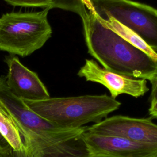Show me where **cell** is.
Here are the masks:
<instances>
[{
	"instance_id": "8fae6325",
	"label": "cell",
	"mask_w": 157,
	"mask_h": 157,
	"mask_svg": "<svg viewBox=\"0 0 157 157\" xmlns=\"http://www.w3.org/2000/svg\"><path fill=\"white\" fill-rule=\"evenodd\" d=\"M0 132L13 151L21 152L23 150V147L17 129L12 122L1 110Z\"/></svg>"
},
{
	"instance_id": "5b68a950",
	"label": "cell",
	"mask_w": 157,
	"mask_h": 157,
	"mask_svg": "<svg viewBox=\"0 0 157 157\" xmlns=\"http://www.w3.org/2000/svg\"><path fill=\"white\" fill-rule=\"evenodd\" d=\"M100 18H113L137 34L157 52V9L131 0H83Z\"/></svg>"
},
{
	"instance_id": "4fadbf2b",
	"label": "cell",
	"mask_w": 157,
	"mask_h": 157,
	"mask_svg": "<svg viewBox=\"0 0 157 157\" xmlns=\"http://www.w3.org/2000/svg\"><path fill=\"white\" fill-rule=\"evenodd\" d=\"M7 3L14 6L39 7L52 9L50 0H4Z\"/></svg>"
},
{
	"instance_id": "30bf717a",
	"label": "cell",
	"mask_w": 157,
	"mask_h": 157,
	"mask_svg": "<svg viewBox=\"0 0 157 157\" xmlns=\"http://www.w3.org/2000/svg\"><path fill=\"white\" fill-rule=\"evenodd\" d=\"M94 15L102 25H104L110 29L112 30L113 32L119 35L126 41L130 43L131 45L140 49L148 55H149L150 57L157 60V52L151 48L144 42L143 39H142L137 34H136L132 31H131L123 25L121 24L113 18H109L106 20H104L96 16L95 14Z\"/></svg>"
},
{
	"instance_id": "ba28073f",
	"label": "cell",
	"mask_w": 157,
	"mask_h": 157,
	"mask_svg": "<svg viewBox=\"0 0 157 157\" xmlns=\"http://www.w3.org/2000/svg\"><path fill=\"white\" fill-rule=\"evenodd\" d=\"M77 74L87 81L104 85L109 90L110 96L114 99L121 94L139 98L149 90L146 80L127 77L101 68L92 59H86L85 64L79 69Z\"/></svg>"
},
{
	"instance_id": "52a82bcc",
	"label": "cell",
	"mask_w": 157,
	"mask_h": 157,
	"mask_svg": "<svg viewBox=\"0 0 157 157\" xmlns=\"http://www.w3.org/2000/svg\"><path fill=\"white\" fill-rule=\"evenodd\" d=\"M82 138L92 157H157V147L126 138L87 131Z\"/></svg>"
},
{
	"instance_id": "e0dca14e",
	"label": "cell",
	"mask_w": 157,
	"mask_h": 157,
	"mask_svg": "<svg viewBox=\"0 0 157 157\" xmlns=\"http://www.w3.org/2000/svg\"><path fill=\"white\" fill-rule=\"evenodd\" d=\"M0 157H6V156L4 153H2V151H0Z\"/></svg>"
},
{
	"instance_id": "7a4b0ae2",
	"label": "cell",
	"mask_w": 157,
	"mask_h": 157,
	"mask_svg": "<svg viewBox=\"0 0 157 157\" xmlns=\"http://www.w3.org/2000/svg\"><path fill=\"white\" fill-rule=\"evenodd\" d=\"M88 9L80 17L89 53L107 71L151 82L157 74V60L102 25Z\"/></svg>"
},
{
	"instance_id": "277c9868",
	"label": "cell",
	"mask_w": 157,
	"mask_h": 157,
	"mask_svg": "<svg viewBox=\"0 0 157 157\" xmlns=\"http://www.w3.org/2000/svg\"><path fill=\"white\" fill-rule=\"evenodd\" d=\"M49 8L39 12H10L0 17V50L21 57L40 48L52 36Z\"/></svg>"
},
{
	"instance_id": "2e32d148",
	"label": "cell",
	"mask_w": 157,
	"mask_h": 157,
	"mask_svg": "<svg viewBox=\"0 0 157 157\" xmlns=\"http://www.w3.org/2000/svg\"><path fill=\"white\" fill-rule=\"evenodd\" d=\"M10 148L11 147L7 142V140L4 139V137L0 132V151L5 154L9 151Z\"/></svg>"
},
{
	"instance_id": "7c38bea8",
	"label": "cell",
	"mask_w": 157,
	"mask_h": 157,
	"mask_svg": "<svg viewBox=\"0 0 157 157\" xmlns=\"http://www.w3.org/2000/svg\"><path fill=\"white\" fill-rule=\"evenodd\" d=\"M52 9L58 8L82 15L87 10L83 0H50Z\"/></svg>"
},
{
	"instance_id": "3957f363",
	"label": "cell",
	"mask_w": 157,
	"mask_h": 157,
	"mask_svg": "<svg viewBox=\"0 0 157 157\" xmlns=\"http://www.w3.org/2000/svg\"><path fill=\"white\" fill-rule=\"evenodd\" d=\"M23 100L42 118L70 128H79L91 122L98 123L121 105L120 102L106 94Z\"/></svg>"
},
{
	"instance_id": "9c48e42d",
	"label": "cell",
	"mask_w": 157,
	"mask_h": 157,
	"mask_svg": "<svg viewBox=\"0 0 157 157\" xmlns=\"http://www.w3.org/2000/svg\"><path fill=\"white\" fill-rule=\"evenodd\" d=\"M8 66L6 83L11 91L22 99L41 100L50 98V94L37 74L26 67L17 56L5 58Z\"/></svg>"
},
{
	"instance_id": "5bb4252c",
	"label": "cell",
	"mask_w": 157,
	"mask_h": 157,
	"mask_svg": "<svg viewBox=\"0 0 157 157\" xmlns=\"http://www.w3.org/2000/svg\"><path fill=\"white\" fill-rule=\"evenodd\" d=\"M150 82L151 83V91L149 101L151 102L157 101V74Z\"/></svg>"
},
{
	"instance_id": "6da1fadb",
	"label": "cell",
	"mask_w": 157,
	"mask_h": 157,
	"mask_svg": "<svg viewBox=\"0 0 157 157\" xmlns=\"http://www.w3.org/2000/svg\"><path fill=\"white\" fill-rule=\"evenodd\" d=\"M0 110L15 125L23 149L10 148L6 157H92L83 140L87 126L65 127L44 119L13 93L0 77Z\"/></svg>"
},
{
	"instance_id": "9a60e30c",
	"label": "cell",
	"mask_w": 157,
	"mask_h": 157,
	"mask_svg": "<svg viewBox=\"0 0 157 157\" xmlns=\"http://www.w3.org/2000/svg\"><path fill=\"white\" fill-rule=\"evenodd\" d=\"M148 114L152 119L157 120V101L150 102V106L148 109Z\"/></svg>"
},
{
	"instance_id": "8992f818",
	"label": "cell",
	"mask_w": 157,
	"mask_h": 157,
	"mask_svg": "<svg viewBox=\"0 0 157 157\" xmlns=\"http://www.w3.org/2000/svg\"><path fill=\"white\" fill-rule=\"evenodd\" d=\"M86 131L104 136L123 137L157 147V124L149 118L113 115L87 126Z\"/></svg>"
}]
</instances>
